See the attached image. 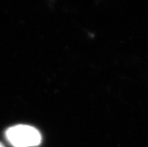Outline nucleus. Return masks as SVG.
Segmentation results:
<instances>
[{"instance_id": "obj_1", "label": "nucleus", "mask_w": 148, "mask_h": 147, "mask_svg": "<svg viewBox=\"0 0 148 147\" xmlns=\"http://www.w3.org/2000/svg\"><path fill=\"white\" fill-rule=\"evenodd\" d=\"M6 139L14 147H36L41 143V134L31 125L17 124L6 130Z\"/></svg>"}, {"instance_id": "obj_2", "label": "nucleus", "mask_w": 148, "mask_h": 147, "mask_svg": "<svg viewBox=\"0 0 148 147\" xmlns=\"http://www.w3.org/2000/svg\"><path fill=\"white\" fill-rule=\"evenodd\" d=\"M0 147H5V146H4V145H3V144H2V143H1V142H0Z\"/></svg>"}]
</instances>
